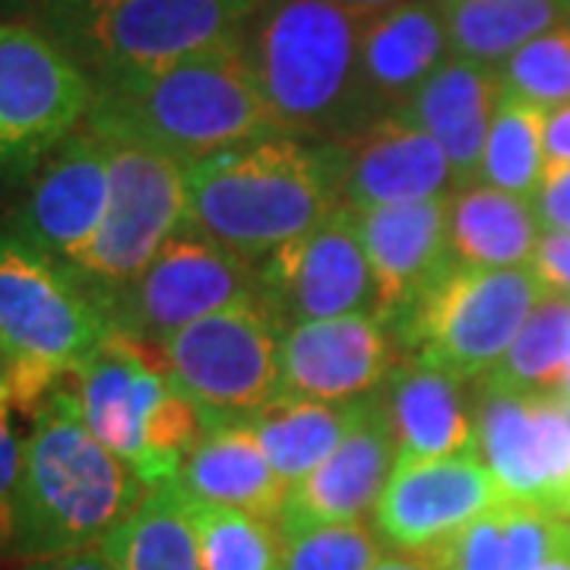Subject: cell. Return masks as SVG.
Listing matches in <instances>:
<instances>
[{
	"mask_svg": "<svg viewBox=\"0 0 570 570\" xmlns=\"http://www.w3.org/2000/svg\"><path fill=\"white\" fill-rule=\"evenodd\" d=\"M20 570H115L99 546L96 549L73 551V554H61V558H48V561H29Z\"/></svg>",
	"mask_w": 570,
	"mask_h": 570,
	"instance_id": "cell-41",
	"label": "cell"
},
{
	"mask_svg": "<svg viewBox=\"0 0 570 570\" xmlns=\"http://www.w3.org/2000/svg\"><path fill=\"white\" fill-rule=\"evenodd\" d=\"M0 377H3V355H0Z\"/></svg>",
	"mask_w": 570,
	"mask_h": 570,
	"instance_id": "cell-47",
	"label": "cell"
},
{
	"mask_svg": "<svg viewBox=\"0 0 570 570\" xmlns=\"http://www.w3.org/2000/svg\"><path fill=\"white\" fill-rule=\"evenodd\" d=\"M371 570H431V564H428L422 554L400 551V554H384Z\"/></svg>",
	"mask_w": 570,
	"mask_h": 570,
	"instance_id": "cell-42",
	"label": "cell"
},
{
	"mask_svg": "<svg viewBox=\"0 0 570 570\" xmlns=\"http://www.w3.org/2000/svg\"><path fill=\"white\" fill-rule=\"evenodd\" d=\"M330 3H340V7H346V10L358 13V17H374V13H384L390 7L406 3V0H330Z\"/></svg>",
	"mask_w": 570,
	"mask_h": 570,
	"instance_id": "cell-44",
	"label": "cell"
},
{
	"mask_svg": "<svg viewBox=\"0 0 570 570\" xmlns=\"http://www.w3.org/2000/svg\"><path fill=\"white\" fill-rule=\"evenodd\" d=\"M396 466V438L381 390L365 396L358 422L346 441L326 456L298 485L288 489L279 532L324 527V523H355L374 504Z\"/></svg>",
	"mask_w": 570,
	"mask_h": 570,
	"instance_id": "cell-19",
	"label": "cell"
},
{
	"mask_svg": "<svg viewBox=\"0 0 570 570\" xmlns=\"http://www.w3.org/2000/svg\"><path fill=\"white\" fill-rule=\"evenodd\" d=\"M175 485L206 504L254 513L266 523H283L288 485L269 466L261 441L245 422L209 428L187 453Z\"/></svg>",
	"mask_w": 570,
	"mask_h": 570,
	"instance_id": "cell-24",
	"label": "cell"
},
{
	"mask_svg": "<svg viewBox=\"0 0 570 570\" xmlns=\"http://www.w3.org/2000/svg\"><path fill=\"white\" fill-rule=\"evenodd\" d=\"M108 333V314L67 266L0 228V355L20 412L70 381Z\"/></svg>",
	"mask_w": 570,
	"mask_h": 570,
	"instance_id": "cell-5",
	"label": "cell"
},
{
	"mask_svg": "<svg viewBox=\"0 0 570 570\" xmlns=\"http://www.w3.org/2000/svg\"><path fill=\"white\" fill-rule=\"evenodd\" d=\"M184 228L261 264L343 206V146L266 137L184 163Z\"/></svg>",
	"mask_w": 570,
	"mask_h": 570,
	"instance_id": "cell-3",
	"label": "cell"
},
{
	"mask_svg": "<svg viewBox=\"0 0 570 570\" xmlns=\"http://www.w3.org/2000/svg\"><path fill=\"white\" fill-rule=\"evenodd\" d=\"M99 137L111 156V197L92 245L67 269L105 311L121 288L140 276L156 250L184 228L187 175L181 159L168 153L124 137Z\"/></svg>",
	"mask_w": 570,
	"mask_h": 570,
	"instance_id": "cell-10",
	"label": "cell"
},
{
	"mask_svg": "<svg viewBox=\"0 0 570 570\" xmlns=\"http://www.w3.org/2000/svg\"><path fill=\"white\" fill-rule=\"evenodd\" d=\"M546 115L549 111L535 105L501 96L491 118L479 181L532 204L546 175Z\"/></svg>",
	"mask_w": 570,
	"mask_h": 570,
	"instance_id": "cell-31",
	"label": "cell"
},
{
	"mask_svg": "<svg viewBox=\"0 0 570 570\" xmlns=\"http://www.w3.org/2000/svg\"><path fill=\"white\" fill-rule=\"evenodd\" d=\"M283 326L261 295L242 298L168 336L163 352L175 387L209 428L235 425L279 400Z\"/></svg>",
	"mask_w": 570,
	"mask_h": 570,
	"instance_id": "cell-8",
	"label": "cell"
},
{
	"mask_svg": "<svg viewBox=\"0 0 570 570\" xmlns=\"http://www.w3.org/2000/svg\"><path fill=\"white\" fill-rule=\"evenodd\" d=\"M532 209L542 232H570V165L542 178Z\"/></svg>",
	"mask_w": 570,
	"mask_h": 570,
	"instance_id": "cell-39",
	"label": "cell"
},
{
	"mask_svg": "<svg viewBox=\"0 0 570 570\" xmlns=\"http://www.w3.org/2000/svg\"><path fill=\"white\" fill-rule=\"evenodd\" d=\"M510 504L479 453L396 463L374 504V532L396 551L422 554L475 517Z\"/></svg>",
	"mask_w": 570,
	"mask_h": 570,
	"instance_id": "cell-16",
	"label": "cell"
},
{
	"mask_svg": "<svg viewBox=\"0 0 570 570\" xmlns=\"http://www.w3.org/2000/svg\"><path fill=\"white\" fill-rule=\"evenodd\" d=\"M532 269L549 288V295L570 298V232H542Z\"/></svg>",
	"mask_w": 570,
	"mask_h": 570,
	"instance_id": "cell-38",
	"label": "cell"
},
{
	"mask_svg": "<svg viewBox=\"0 0 570 570\" xmlns=\"http://www.w3.org/2000/svg\"><path fill=\"white\" fill-rule=\"evenodd\" d=\"M535 570H570V520L564 523V532L558 539V546L551 549V554Z\"/></svg>",
	"mask_w": 570,
	"mask_h": 570,
	"instance_id": "cell-43",
	"label": "cell"
},
{
	"mask_svg": "<svg viewBox=\"0 0 570 570\" xmlns=\"http://www.w3.org/2000/svg\"><path fill=\"white\" fill-rule=\"evenodd\" d=\"M400 346L374 314H343L283 330L279 396L352 403L387 384L400 365Z\"/></svg>",
	"mask_w": 570,
	"mask_h": 570,
	"instance_id": "cell-17",
	"label": "cell"
},
{
	"mask_svg": "<svg viewBox=\"0 0 570 570\" xmlns=\"http://www.w3.org/2000/svg\"><path fill=\"white\" fill-rule=\"evenodd\" d=\"M250 295H261L254 261L178 228L140 276L105 305V314L111 330L159 348L184 326Z\"/></svg>",
	"mask_w": 570,
	"mask_h": 570,
	"instance_id": "cell-11",
	"label": "cell"
},
{
	"mask_svg": "<svg viewBox=\"0 0 570 570\" xmlns=\"http://www.w3.org/2000/svg\"><path fill=\"white\" fill-rule=\"evenodd\" d=\"M39 0H0V22H29Z\"/></svg>",
	"mask_w": 570,
	"mask_h": 570,
	"instance_id": "cell-45",
	"label": "cell"
},
{
	"mask_svg": "<svg viewBox=\"0 0 570 570\" xmlns=\"http://www.w3.org/2000/svg\"><path fill=\"white\" fill-rule=\"evenodd\" d=\"M448 197L355 209L374 273V317L390 333L456 266L448 242Z\"/></svg>",
	"mask_w": 570,
	"mask_h": 570,
	"instance_id": "cell-18",
	"label": "cell"
},
{
	"mask_svg": "<svg viewBox=\"0 0 570 570\" xmlns=\"http://www.w3.org/2000/svg\"><path fill=\"white\" fill-rule=\"evenodd\" d=\"M384 539L362 520L283 532L279 570H371L384 558Z\"/></svg>",
	"mask_w": 570,
	"mask_h": 570,
	"instance_id": "cell-33",
	"label": "cell"
},
{
	"mask_svg": "<svg viewBox=\"0 0 570 570\" xmlns=\"http://www.w3.org/2000/svg\"><path fill=\"white\" fill-rule=\"evenodd\" d=\"M99 549L115 570H204L175 482L149 489L140 508Z\"/></svg>",
	"mask_w": 570,
	"mask_h": 570,
	"instance_id": "cell-28",
	"label": "cell"
},
{
	"mask_svg": "<svg viewBox=\"0 0 570 570\" xmlns=\"http://www.w3.org/2000/svg\"><path fill=\"white\" fill-rule=\"evenodd\" d=\"M82 127L153 146L181 163L279 137L235 41L156 70L96 82Z\"/></svg>",
	"mask_w": 570,
	"mask_h": 570,
	"instance_id": "cell-4",
	"label": "cell"
},
{
	"mask_svg": "<svg viewBox=\"0 0 570 570\" xmlns=\"http://www.w3.org/2000/svg\"><path fill=\"white\" fill-rule=\"evenodd\" d=\"M111 197V156L99 134L80 127L26 181L10 232L39 254L73 266L102 228Z\"/></svg>",
	"mask_w": 570,
	"mask_h": 570,
	"instance_id": "cell-15",
	"label": "cell"
},
{
	"mask_svg": "<svg viewBox=\"0 0 570 570\" xmlns=\"http://www.w3.org/2000/svg\"><path fill=\"white\" fill-rule=\"evenodd\" d=\"M570 165V102L546 115V175ZM542 175V178H546Z\"/></svg>",
	"mask_w": 570,
	"mask_h": 570,
	"instance_id": "cell-40",
	"label": "cell"
},
{
	"mask_svg": "<svg viewBox=\"0 0 570 570\" xmlns=\"http://www.w3.org/2000/svg\"><path fill=\"white\" fill-rule=\"evenodd\" d=\"M257 0H124L61 45L92 82L184 61L235 41Z\"/></svg>",
	"mask_w": 570,
	"mask_h": 570,
	"instance_id": "cell-12",
	"label": "cell"
},
{
	"mask_svg": "<svg viewBox=\"0 0 570 570\" xmlns=\"http://www.w3.org/2000/svg\"><path fill=\"white\" fill-rule=\"evenodd\" d=\"M568 409H570V403H568Z\"/></svg>",
	"mask_w": 570,
	"mask_h": 570,
	"instance_id": "cell-48",
	"label": "cell"
},
{
	"mask_svg": "<svg viewBox=\"0 0 570 570\" xmlns=\"http://www.w3.org/2000/svg\"><path fill=\"white\" fill-rule=\"evenodd\" d=\"M564 517H551L542 510L508 504L504 520V570H535L564 532Z\"/></svg>",
	"mask_w": 570,
	"mask_h": 570,
	"instance_id": "cell-35",
	"label": "cell"
},
{
	"mask_svg": "<svg viewBox=\"0 0 570 570\" xmlns=\"http://www.w3.org/2000/svg\"><path fill=\"white\" fill-rule=\"evenodd\" d=\"M89 431L149 489L178 479L206 434L197 406L175 387L163 352L118 330L70 377Z\"/></svg>",
	"mask_w": 570,
	"mask_h": 570,
	"instance_id": "cell-6",
	"label": "cell"
},
{
	"mask_svg": "<svg viewBox=\"0 0 570 570\" xmlns=\"http://www.w3.org/2000/svg\"><path fill=\"white\" fill-rule=\"evenodd\" d=\"M381 400L396 438V463L475 453V415L463 396V381L403 358L381 387Z\"/></svg>",
	"mask_w": 570,
	"mask_h": 570,
	"instance_id": "cell-23",
	"label": "cell"
},
{
	"mask_svg": "<svg viewBox=\"0 0 570 570\" xmlns=\"http://www.w3.org/2000/svg\"><path fill=\"white\" fill-rule=\"evenodd\" d=\"M475 453L510 504L570 520V409L558 393L479 384Z\"/></svg>",
	"mask_w": 570,
	"mask_h": 570,
	"instance_id": "cell-13",
	"label": "cell"
},
{
	"mask_svg": "<svg viewBox=\"0 0 570 570\" xmlns=\"http://www.w3.org/2000/svg\"><path fill=\"white\" fill-rule=\"evenodd\" d=\"M149 485L89 431L63 381L29 412L10 558L48 561L102 546L140 508Z\"/></svg>",
	"mask_w": 570,
	"mask_h": 570,
	"instance_id": "cell-1",
	"label": "cell"
},
{
	"mask_svg": "<svg viewBox=\"0 0 570 570\" xmlns=\"http://www.w3.org/2000/svg\"><path fill=\"white\" fill-rule=\"evenodd\" d=\"M343 146V204L352 209L419 204L453 194L444 149L400 115L381 118Z\"/></svg>",
	"mask_w": 570,
	"mask_h": 570,
	"instance_id": "cell-21",
	"label": "cell"
},
{
	"mask_svg": "<svg viewBox=\"0 0 570 570\" xmlns=\"http://www.w3.org/2000/svg\"><path fill=\"white\" fill-rule=\"evenodd\" d=\"M570 362V298L546 295L508 355L494 365L482 384L513 393H558Z\"/></svg>",
	"mask_w": 570,
	"mask_h": 570,
	"instance_id": "cell-30",
	"label": "cell"
},
{
	"mask_svg": "<svg viewBox=\"0 0 570 570\" xmlns=\"http://www.w3.org/2000/svg\"><path fill=\"white\" fill-rule=\"evenodd\" d=\"M115 3H124V0H39L29 22L39 26L48 39L63 45L67 39H73L86 22L111 10Z\"/></svg>",
	"mask_w": 570,
	"mask_h": 570,
	"instance_id": "cell-37",
	"label": "cell"
},
{
	"mask_svg": "<svg viewBox=\"0 0 570 570\" xmlns=\"http://www.w3.org/2000/svg\"><path fill=\"white\" fill-rule=\"evenodd\" d=\"M358 17L330 0H257L235 45L273 127L285 137L346 142L367 130Z\"/></svg>",
	"mask_w": 570,
	"mask_h": 570,
	"instance_id": "cell-2",
	"label": "cell"
},
{
	"mask_svg": "<svg viewBox=\"0 0 570 570\" xmlns=\"http://www.w3.org/2000/svg\"><path fill=\"white\" fill-rule=\"evenodd\" d=\"M450 55L498 67L517 48L570 26V0H441Z\"/></svg>",
	"mask_w": 570,
	"mask_h": 570,
	"instance_id": "cell-27",
	"label": "cell"
},
{
	"mask_svg": "<svg viewBox=\"0 0 570 570\" xmlns=\"http://www.w3.org/2000/svg\"><path fill=\"white\" fill-rule=\"evenodd\" d=\"M501 99L494 67L450 55L400 111L444 149L453 190L479 181L491 118Z\"/></svg>",
	"mask_w": 570,
	"mask_h": 570,
	"instance_id": "cell-22",
	"label": "cell"
},
{
	"mask_svg": "<svg viewBox=\"0 0 570 570\" xmlns=\"http://www.w3.org/2000/svg\"><path fill=\"white\" fill-rule=\"evenodd\" d=\"M96 82L32 22H0V184H26L80 130Z\"/></svg>",
	"mask_w": 570,
	"mask_h": 570,
	"instance_id": "cell-9",
	"label": "cell"
},
{
	"mask_svg": "<svg viewBox=\"0 0 570 570\" xmlns=\"http://www.w3.org/2000/svg\"><path fill=\"white\" fill-rule=\"evenodd\" d=\"M504 99L535 105L542 111L570 102V26H558L517 48L494 67Z\"/></svg>",
	"mask_w": 570,
	"mask_h": 570,
	"instance_id": "cell-32",
	"label": "cell"
},
{
	"mask_svg": "<svg viewBox=\"0 0 570 570\" xmlns=\"http://www.w3.org/2000/svg\"><path fill=\"white\" fill-rule=\"evenodd\" d=\"M362 406L365 400L317 403L279 396L257 415H250L245 425L261 441L269 466L292 489L346 441V434L362 415Z\"/></svg>",
	"mask_w": 570,
	"mask_h": 570,
	"instance_id": "cell-26",
	"label": "cell"
},
{
	"mask_svg": "<svg viewBox=\"0 0 570 570\" xmlns=\"http://www.w3.org/2000/svg\"><path fill=\"white\" fill-rule=\"evenodd\" d=\"M549 288L532 266H453L393 330L400 352L456 381H482L508 355Z\"/></svg>",
	"mask_w": 570,
	"mask_h": 570,
	"instance_id": "cell-7",
	"label": "cell"
},
{
	"mask_svg": "<svg viewBox=\"0 0 570 570\" xmlns=\"http://www.w3.org/2000/svg\"><path fill=\"white\" fill-rule=\"evenodd\" d=\"M257 269L261 298L283 330L343 314H374V273L358 216L346 204L276 247Z\"/></svg>",
	"mask_w": 570,
	"mask_h": 570,
	"instance_id": "cell-14",
	"label": "cell"
},
{
	"mask_svg": "<svg viewBox=\"0 0 570 570\" xmlns=\"http://www.w3.org/2000/svg\"><path fill=\"white\" fill-rule=\"evenodd\" d=\"M448 58L450 39L441 0H406L367 17L358 55L367 127L400 115Z\"/></svg>",
	"mask_w": 570,
	"mask_h": 570,
	"instance_id": "cell-20",
	"label": "cell"
},
{
	"mask_svg": "<svg viewBox=\"0 0 570 570\" xmlns=\"http://www.w3.org/2000/svg\"><path fill=\"white\" fill-rule=\"evenodd\" d=\"M17 400L7 377H0V558H10L13 549V508L22 469V438L17 428Z\"/></svg>",
	"mask_w": 570,
	"mask_h": 570,
	"instance_id": "cell-36",
	"label": "cell"
},
{
	"mask_svg": "<svg viewBox=\"0 0 570 570\" xmlns=\"http://www.w3.org/2000/svg\"><path fill=\"white\" fill-rule=\"evenodd\" d=\"M504 520L508 504L475 517L463 530L450 532L422 551L431 570H504Z\"/></svg>",
	"mask_w": 570,
	"mask_h": 570,
	"instance_id": "cell-34",
	"label": "cell"
},
{
	"mask_svg": "<svg viewBox=\"0 0 570 570\" xmlns=\"http://www.w3.org/2000/svg\"><path fill=\"white\" fill-rule=\"evenodd\" d=\"M558 396L570 403V362H568V371H564V381H561V387H558Z\"/></svg>",
	"mask_w": 570,
	"mask_h": 570,
	"instance_id": "cell-46",
	"label": "cell"
},
{
	"mask_svg": "<svg viewBox=\"0 0 570 570\" xmlns=\"http://www.w3.org/2000/svg\"><path fill=\"white\" fill-rule=\"evenodd\" d=\"M542 228L530 200L475 181L448 197V242L456 266H532Z\"/></svg>",
	"mask_w": 570,
	"mask_h": 570,
	"instance_id": "cell-25",
	"label": "cell"
},
{
	"mask_svg": "<svg viewBox=\"0 0 570 570\" xmlns=\"http://www.w3.org/2000/svg\"><path fill=\"white\" fill-rule=\"evenodd\" d=\"M178 489V485H175ZM204 570H279L283 532L254 513L206 504L178 489Z\"/></svg>",
	"mask_w": 570,
	"mask_h": 570,
	"instance_id": "cell-29",
	"label": "cell"
}]
</instances>
